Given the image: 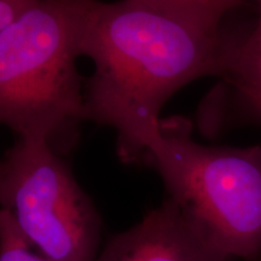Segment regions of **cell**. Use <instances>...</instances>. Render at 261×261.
Here are the masks:
<instances>
[{
    "mask_svg": "<svg viewBox=\"0 0 261 261\" xmlns=\"http://www.w3.org/2000/svg\"><path fill=\"white\" fill-rule=\"evenodd\" d=\"M40 0H0V31L31 10Z\"/></svg>",
    "mask_w": 261,
    "mask_h": 261,
    "instance_id": "9c48e42d",
    "label": "cell"
},
{
    "mask_svg": "<svg viewBox=\"0 0 261 261\" xmlns=\"http://www.w3.org/2000/svg\"><path fill=\"white\" fill-rule=\"evenodd\" d=\"M159 8L188 19L211 31L221 29V21L227 12L236 9L243 0H145Z\"/></svg>",
    "mask_w": 261,
    "mask_h": 261,
    "instance_id": "52a82bcc",
    "label": "cell"
},
{
    "mask_svg": "<svg viewBox=\"0 0 261 261\" xmlns=\"http://www.w3.org/2000/svg\"><path fill=\"white\" fill-rule=\"evenodd\" d=\"M236 38L145 0H97L81 44L93 62L85 121L115 130L123 163H142L169 98L201 77L223 76Z\"/></svg>",
    "mask_w": 261,
    "mask_h": 261,
    "instance_id": "6da1fadb",
    "label": "cell"
},
{
    "mask_svg": "<svg viewBox=\"0 0 261 261\" xmlns=\"http://www.w3.org/2000/svg\"><path fill=\"white\" fill-rule=\"evenodd\" d=\"M0 261H51L33 249L4 210L0 211Z\"/></svg>",
    "mask_w": 261,
    "mask_h": 261,
    "instance_id": "ba28073f",
    "label": "cell"
},
{
    "mask_svg": "<svg viewBox=\"0 0 261 261\" xmlns=\"http://www.w3.org/2000/svg\"><path fill=\"white\" fill-rule=\"evenodd\" d=\"M171 198L114 234L94 261H231Z\"/></svg>",
    "mask_w": 261,
    "mask_h": 261,
    "instance_id": "5b68a950",
    "label": "cell"
},
{
    "mask_svg": "<svg viewBox=\"0 0 261 261\" xmlns=\"http://www.w3.org/2000/svg\"><path fill=\"white\" fill-rule=\"evenodd\" d=\"M255 24L237 34L227 69L221 76L250 114L261 107V0H255Z\"/></svg>",
    "mask_w": 261,
    "mask_h": 261,
    "instance_id": "8992f818",
    "label": "cell"
},
{
    "mask_svg": "<svg viewBox=\"0 0 261 261\" xmlns=\"http://www.w3.org/2000/svg\"><path fill=\"white\" fill-rule=\"evenodd\" d=\"M168 198L232 259L261 261V145H202L182 117L161 120L143 162Z\"/></svg>",
    "mask_w": 261,
    "mask_h": 261,
    "instance_id": "3957f363",
    "label": "cell"
},
{
    "mask_svg": "<svg viewBox=\"0 0 261 261\" xmlns=\"http://www.w3.org/2000/svg\"><path fill=\"white\" fill-rule=\"evenodd\" d=\"M97 0H40L0 31V120L63 156L85 122L81 44Z\"/></svg>",
    "mask_w": 261,
    "mask_h": 261,
    "instance_id": "7a4b0ae2",
    "label": "cell"
},
{
    "mask_svg": "<svg viewBox=\"0 0 261 261\" xmlns=\"http://www.w3.org/2000/svg\"><path fill=\"white\" fill-rule=\"evenodd\" d=\"M0 202L35 252L51 261H94L102 219L63 156L19 140L0 166Z\"/></svg>",
    "mask_w": 261,
    "mask_h": 261,
    "instance_id": "277c9868",
    "label": "cell"
},
{
    "mask_svg": "<svg viewBox=\"0 0 261 261\" xmlns=\"http://www.w3.org/2000/svg\"><path fill=\"white\" fill-rule=\"evenodd\" d=\"M253 115H254V116H255V117H256V119H259V120H260V121H261V107L259 108V109H256V110H255V112H254V114H253Z\"/></svg>",
    "mask_w": 261,
    "mask_h": 261,
    "instance_id": "30bf717a",
    "label": "cell"
}]
</instances>
